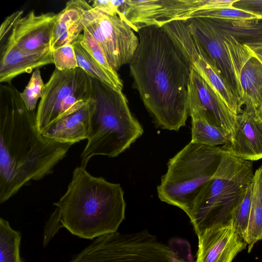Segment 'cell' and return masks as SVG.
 <instances>
[{
	"label": "cell",
	"instance_id": "1",
	"mask_svg": "<svg viewBox=\"0 0 262 262\" xmlns=\"http://www.w3.org/2000/svg\"><path fill=\"white\" fill-rule=\"evenodd\" d=\"M137 33L138 46L129 63L133 86L156 125L178 131L189 115L190 67L161 27H145Z\"/></svg>",
	"mask_w": 262,
	"mask_h": 262
},
{
	"label": "cell",
	"instance_id": "2",
	"mask_svg": "<svg viewBox=\"0 0 262 262\" xmlns=\"http://www.w3.org/2000/svg\"><path fill=\"white\" fill-rule=\"evenodd\" d=\"M0 135L1 204L31 181L52 173L73 145L43 136L34 111L10 83L0 86Z\"/></svg>",
	"mask_w": 262,
	"mask_h": 262
},
{
	"label": "cell",
	"instance_id": "3",
	"mask_svg": "<svg viewBox=\"0 0 262 262\" xmlns=\"http://www.w3.org/2000/svg\"><path fill=\"white\" fill-rule=\"evenodd\" d=\"M85 168H75L67 191L53 204L56 208L46 225L54 235L64 228L79 238L93 239L117 231L125 219L120 185L94 177Z\"/></svg>",
	"mask_w": 262,
	"mask_h": 262
},
{
	"label": "cell",
	"instance_id": "4",
	"mask_svg": "<svg viewBox=\"0 0 262 262\" xmlns=\"http://www.w3.org/2000/svg\"><path fill=\"white\" fill-rule=\"evenodd\" d=\"M91 80L95 106L87 143L80 156L81 165L84 167L94 156L117 157L143 133L122 92L94 78Z\"/></svg>",
	"mask_w": 262,
	"mask_h": 262
},
{
	"label": "cell",
	"instance_id": "5",
	"mask_svg": "<svg viewBox=\"0 0 262 262\" xmlns=\"http://www.w3.org/2000/svg\"><path fill=\"white\" fill-rule=\"evenodd\" d=\"M254 173L252 161L223 149L213 176L196 196L189 216L197 236L208 228L232 222L233 210L252 183Z\"/></svg>",
	"mask_w": 262,
	"mask_h": 262
},
{
	"label": "cell",
	"instance_id": "6",
	"mask_svg": "<svg viewBox=\"0 0 262 262\" xmlns=\"http://www.w3.org/2000/svg\"><path fill=\"white\" fill-rule=\"evenodd\" d=\"M223 151L221 146L190 142L170 159L157 187L160 200L190 216L195 199L213 176Z\"/></svg>",
	"mask_w": 262,
	"mask_h": 262
},
{
	"label": "cell",
	"instance_id": "7",
	"mask_svg": "<svg viewBox=\"0 0 262 262\" xmlns=\"http://www.w3.org/2000/svg\"><path fill=\"white\" fill-rule=\"evenodd\" d=\"M69 262H186L146 229L95 239Z\"/></svg>",
	"mask_w": 262,
	"mask_h": 262
},
{
	"label": "cell",
	"instance_id": "8",
	"mask_svg": "<svg viewBox=\"0 0 262 262\" xmlns=\"http://www.w3.org/2000/svg\"><path fill=\"white\" fill-rule=\"evenodd\" d=\"M92 95L91 77L82 69H55L45 84L36 113L40 133L56 120L80 108L91 100Z\"/></svg>",
	"mask_w": 262,
	"mask_h": 262
},
{
	"label": "cell",
	"instance_id": "9",
	"mask_svg": "<svg viewBox=\"0 0 262 262\" xmlns=\"http://www.w3.org/2000/svg\"><path fill=\"white\" fill-rule=\"evenodd\" d=\"M83 25L100 45L115 70L130 63L139 38L126 22L117 15L92 7L84 13Z\"/></svg>",
	"mask_w": 262,
	"mask_h": 262
},
{
	"label": "cell",
	"instance_id": "10",
	"mask_svg": "<svg viewBox=\"0 0 262 262\" xmlns=\"http://www.w3.org/2000/svg\"><path fill=\"white\" fill-rule=\"evenodd\" d=\"M171 38L190 69L214 88L236 116L243 109L238 98L206 52L195 42L182 20H173L162 27Z\"/></svg>",
	"mask_w": 262,
	"mask_h": 262
},
{
	"label": "cell",
	"instance_id": "11",
	"mask_svg": "<svg viewBox=\"0 0 262 262\" xmlns=\"http://www.w3.org/2000/svg\"><path fill=\"white\" fill-rule=\"evenodd\" d=\"M223 36L240 104L257 109L262 103V64L245 45L231 36Z\"/></svg>",
	"mask_w": 262,
	"mask_h": 262
},
{
	"label": "cell",
	"instance_id": "12",
	"mask_svg": "<svg viewBox=\"0 0 262 262\" xmlns=\"http://www.w3.org/2000/svg\"><path fill=\"white\" fill-rule=\"evenodd\" d=\"M188 98L189 113L196 114L209 123L224 129L231 138L234 132L237 116L211 84L192 69Z\"/></svg>",
	"mask_w": 262,
	"mask_h": 262
},
{
	"label": "cell",
	"instance_id": "13",
	"mask_svg": "<svg viewBox=\"0 0 262 262\" xmlns=\"http://www.w3.org/2000/svg\"><path fill=\"white\" fill-rule=\"evenodd\" d=\"M252 105L244 106L237 116L233 135L221 146L225 151L251 161L262 159V120Z\"/></svg>",
	"mask_w": 262,
	"mask_h": 262
},
{
	"label": "cell",
	"instance_id": "14",
	"mask_svg": "<svg viewBox=\"0 0 262 262\" xmlns=\"http://www.w3.org/2000/svg\"><path fill=\"white\" fill-rule=\"evenodd\" d=\"M198 237L195 262H232L247 244L232 223L205 230Z\"/></svg>",
	"mask_w": 262,
	"mask_h": 262
},
{
	"label": "cell",
	"instance_id": "15",
	"mask_svg": "<svg viewBox=\"0 0 262 262\" xmlns=\"http://www.w3.org/2000/svg\"><path fill=\"white\" fill-rule=\"evenodd\" d=\"M57 14L48 12L36 15L34 10L21 17L7 40L19 49L34 51L50 48Z\"/></svg>",
	"mask_w": 262,
	"mask_h": 262
},
{
	"label": "cell",
	"instance_id": "16",
	"mask_svg": "<svg viewBox=\"0 0 262 262\" xmlns=\"http://www.w3.org/2000/svg\"><path fill=\"white\" fill-rule=\"evenodd\" d=\"M183 21L194 40L206 52L237 96L223 35L203 18H192Z\"/></svg>",
	"mask_w": 262,
	"mask_h": 262
},
{
	"label": "cell",
	"instance_id": "17",
	"mask_svg": "<svg viewBox=\"0 0 262 262\" xmlns=\"http://www.w3.org/2000/svg\"><path fill=\"white\" fill-rule=\"evenodd\" d=\"M54 63L50 48L34 51L22 50L6 40L1 48L0 82H8L24 73H31L48 64Z\"/></svg>",
	"mask_w": 262,
	"mask_h": 262
},
{
	"label": "cell",
	"instance_id": "18",
	"mask_svg": "<svg viewBox=\"0 0 262 262\" xmlns=\"http://www.w3.org/2000/svg\"><path fill=\"white\" fill-rule=\"evenodd\" d=\"M94 106L95 100L92 96L91 100L84 105L56 120L47 126L41 134L57 142L73 144L87 139Z\"/></svg>",
	"mask_w": 262,
	"mask_h": 262
},
{
	"label": "cell",
	"instance_id": "19",
	"mask_svg": "<svg viewBox=\"0 0 262 262\" xmlns=\"http://www.w3.org/2000/svg\"><path fill=\"white\" fill-rule=\"evenodd\" d=\"M91 8L84 0L67 2L65 8L57 13L50 44L51 51L66 45H73L77 40L84 29L83 15Z\"/></svg>",
	"mask_w": 262,
	"mask_h": 262
},
{
	"label": "cell",
	"instance_id": "20",
	"mask_svg": "<svg viewBox=\"0 0 262 262\" xmlns=\"http://www.w3.org/2000/svg\"><path fill=\"white\" fill-rule=\"evenodd\" d=\"M203 19L223 35L231 36L242 44L262 43V18L240 20Z\"/></svg>",
	"mask_w": 262,
	"mask_h": 262
},
{
	"label": "cell",
	"instance_id": "21",
	"mask_svg": "<svg viewBox=\"0 0 262 262\" xmlns=\"http://www.w3.org/2000/svg\"><path fill=\"white\" fill-rule=\"evenodd\" d=\"M73 46L78 67L82 69L90 77L118 91H122L123 84L120 77H115L106 71L82 47L79 37Z\"/></svg>",
	"mask_w": 262,
	"mask_h": 262
},
{
	"label": "cell",
	"instance_id": "22",
	"mask_svg": "<svg viewBox=\"0 0 262 262\" xmlns=\"http://www.w3.org/2000/svg\"><path fill=\"white\" fill-rule=\"evenodd\" d=\"M192 120V138L190 142L209 146H221L230 139L229 134L221 127L209 123L204 118L194 114Z\"/></svg>",
	"mask_w": 262,
	"mask_h": 262
},
{
	"label": "cell",
	"instance_id": "23",
	"mask_svg": "<svg viewBox=\"0 0 262 262\" xmlns=\"http://www.w3.org/2000/svg\"><path fill=\"white\" fill-rule=\"evenodd\" d=\"M21 234L0 219V262H24L20 255Z\"/></svg>",
	"mask_w": 262,
	"mask_h": 262
},
{
	"label": "cell",
	"instance_id": "24",
	"mask_svg": "<svg viewBox=\"0 0 262 262\" xmlns=\"http://www.w3.org/2000/svg\"><path fill=\"white\" fill-rule=\"evenodd\" d=\"M262 239V201L259 190L257 177L254 173L251 205L248 225L245 237L250 253L254 245Z\"/></svg>",
	"mask_w": 262,
	"mask_h": 262
},
{
	"label": "cell",
	"instance_id": "25",
	"mask_svg": "<svg viewBox=\"0 0 262 262\" xmlns=\"http://www.w3.org/2000/svg\"><path fill=\"white\" fill-rule=\"evenodd\" d=\"M253 182L241 195L232 214L231 221L235 231L244 239L250 217Z\"/></svg>",
	"mask_w": 262,
	"mask_h": 262
},
{
	"label": "cell",
	"instance_id": "26",
	"mask_svg": "<svg viewBox=\"0 0 262 262\" xmlns=\"http://www.w3.org/2000/svg\"><path fill=\"white\" fill-rule=\"evenodd\" d=\"M192 18H212L223 20H249L260 17L232 7L203 10L195 12Z\"/></svg>",
	"mask_w": 262,
	"mask_h": 262
},
{
	"label": "cell",
	"instance_id": "27",
	"mask_svg": "<svg viewBox=\"0 0 262 262\" xmlns=\"http://www.w3.org/2000/svg\"><path fill=\"white\" fill-rule=\"evenodd\" d=\"M82 47L108 73L116 77H119L107 59L102 48L89 31L84 28L83 34L79 36Z\"/></svg>",
	"mask_w": 262,
	"mask_h": 262
},
{
	"label": "cell",
	"instance_id": "28",
	"mask_svg": "<svg viewBox=\"0 0 262 262\" xmlns=\"http://www.w3.org/2000/svg\"><path fill=\"white\" fill-rule=\"evenodd\" d=\"M45 89V84L42 79L38 69L33 72L31 78L20 96L27 108L30 111H34L37 102L41 98Z\"/></svg>",
	"mask_w": 262,
	"mask_h": 262
},
{
	"label": "cell",
	"instance_id": "29",
	"mask_svg": "<svg viewBox=\"0 0 262 262\" xmlns=\"http://www.w3.org/2000/svg\"><path fill=\"white\" fill-rule=\"evenodd\" d=\"M54 63L59 71L73 70L78 67L73 45H66L52 52Z\"/></svg>",
	"mask_w": 262,
	"mask_h": 262
},
{
	"label": "cell",
	"instance_id": "30",
	"mask_svg": "<svg viewBox=\"0 0 262 262\" xmlns=\"http://www.w3.org/2000/svg\"><path fill=\"white\" fill-rule=\"evenodd\" d=\"M125 1L94 0L92 7L98 8L109 15H117L120 17Z\"/></svg>",
	"mask_w": 262,
	"mask_h": 262
},
{
	"label": "cell",
	"instance_id": "31",
	"mask_svg": "<svg viewBox=\"0 0 262 262\" xmlns=\"http://www.w3.org/2000/svg\"><path fill=\"white\" fill-rule=\"evenodd\" d=\"M168 246L185 261L194 262L190 245L187 241L179 238H173L169 241Z\"/></svg>",
	"mask_w": 262,
	"mask_h": 262
},
{
	"label": "cell",
	"instance_id": "32",
	"mask_svg": "<svg viewBox=\"0 0 262 262\" xmlns=\"http://www.w3.org/2000/svg\"><path fill=\"white\" fill-rule=\"evenodd\" d=\"M232 7L262 18V0H236Z\"/></svg>",
	"mask_w": 262,
	"mask_h": 262
},
{
	"label": "cell",
	"instance_id": "33",
	"mask_svg": "<svg viewBox=\"0 0 262 262\" xmlns=\"http://www.w3.org/2000/svg\"><path fill=\"white\" fill-rule=\"evenodd\" d=\"M23 13V10L17 11L6 17L4 19L0 27L1 45L4 42L7 35L10 32H11L16 24L22 17Z\"/></svg>",
	"mask_w": 262,
	"mask_h": 262
},
{
	"label": "cell",
	"instance_id": "34",
	"mask_svg": "<svg viewBox=\"0 0 262 262\" xmlns=\"http://www.w3.org/2000/svg\"><path fill=\"white\" fill-rule=\"evenodd\" d=\"M244 45L262 64V43Z\"/></svg>",
	"mask_w": 262,
	"mask_h": 262
},
{
	"label": "cell",
	"instance_id": "35",
	"mask_svg": "<svg viewBox=\"0 0 262 262\" xmlns=\"http://www.w3.org/2000/svg\"><path fill=\"white\" fill-rule=\"evenodd\" d=\"M254 172L257 177L258 190L262 201V165L257 169Z\"/></svg>",
	"mask_w": 262,
	"mask_h": 262
},
{
	"label": "cell",
	"instance_id": "36",
	"mask_svg": "<svg viewBox=\"0 0 262 262\" xmlns=\"http://www.w3.org/2000/svg\"><path fill=\"white\" fill-rule=\"evenodd\" d=\"M256 112L258 117L262 120V103L259 107L256 110Z\"/></svg>",
	"mask_w": 262,
	"mask_h": 262
}]
</instances>
